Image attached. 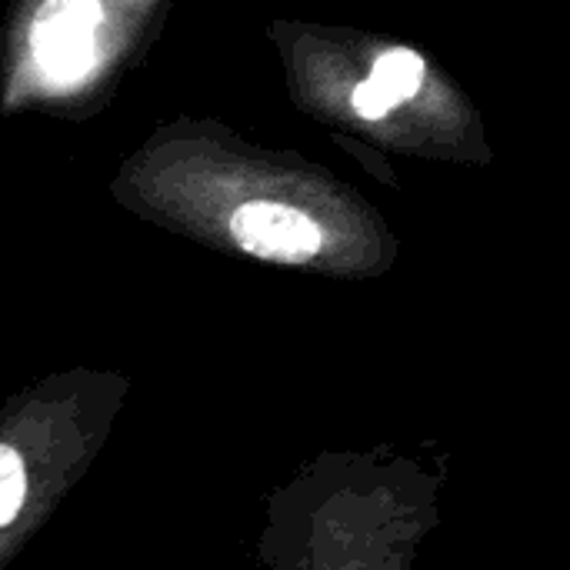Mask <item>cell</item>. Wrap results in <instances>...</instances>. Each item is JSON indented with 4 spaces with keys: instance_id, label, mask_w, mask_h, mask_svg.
Instances as JSON below:
<instances>
[{
    "instance_id": "1",
    "label": "cell",
    "mask_w": 570,
    "mask_h": 570,
    "mask_svg": "<svg viewBox=\"0 0 570 570\" xmlns=\"http://www.w3.org/2000/svg\"><path fill=\"white\" fill-rule=\"evenodd\" d=\"M444 488V454L321 451L267 494L254 570H414Z\"/></svg>"
},
{
    "instance_id": "2",
    "label": "cell",
    "mask_w": 570,
    "mask_h": 570,
    "mask_svg": "<svg viewBox=\"0 0 570 570\" xmlns=\"http://www.w3.org/2000/svg\"><path fill=\"white\" fill-rule=\"evenodd\" d=\"M124 387L57 377L0 411V570L63 504L104 451Z\"/></svg>"
},
{
    "instance_id": "3",
    "label": "cell",
    "mask_w": 570,
    "mask_h": 570,
    "mask_svg": "<svg viewBox=\"0 0 570 570\" xmlns=\"http://www.w3.org/2000/svg\"><path fill=\"white\" fill-rule=\"evenodd\" d=\"M230 240L261 261L271 264H311L324 247L321 224L291 204L281 200H247L230 214Z\"/></svg>"
},
{
    "instance_id": "4",
    "label": "cell",
    "mask_w": 570,
    "mask_h": 570,
    "mask_svg": "<svg viewBox=\"0 0 570 570\" xmlns=\"http://www.w3.org/2000/svg\"><path fill=\"white\" fill-rule=\"evenodd\" d=\"M97 23H100L97 0H47L33 20V50L40 67L57 80L80 77L94 60Z\"/></svg>"
},
{
    "instance_id": "5",
    "label": "cell",
    "mask_w": 570,
    "mask_h": 570,
    "mask_svg": "<svg viewBox=\"0 0 570 570\" xmlns=\"http://www.w3.org/2000/svg\"><path fill=\"white\" fill-rule=\"evenodd\" d=\"M371 80L377 87H384L397 104L414 97L421 90V80H424V60L421 53L407 50V47H394L387 53H381L374 60V70H371Z\"/></svg>"
},
{
    "instance_id": "6",
    "label": "cell",
    "mask_w": 570,
    "mask_h": 570,
    "mask_svg": "<svg viewBox=\"0 0 570 570\" xmlns=\"http://www.w3.org/2000/svg\"><path fill=\"white\" fill-rule=\"evenodd\" d=\"M394 107H397V100H394L384 87H377L371 77L354 90V110H357L361 117H367V120H381V117H387Z\"/></svg>"
}]
</instances>
